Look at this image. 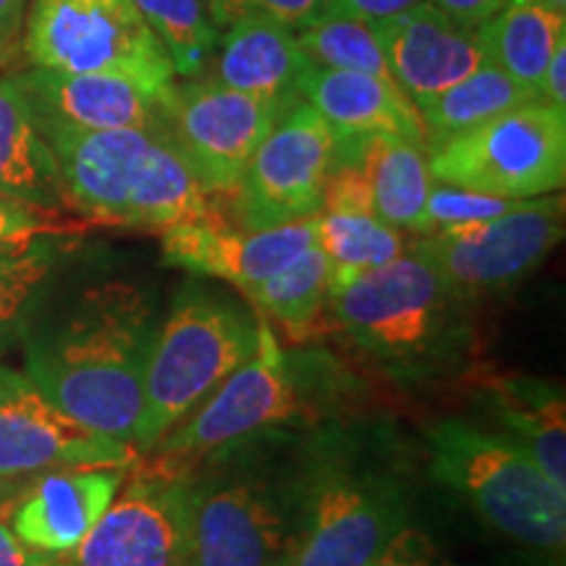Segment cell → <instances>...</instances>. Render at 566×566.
Masks as SVG:
<instances>
[{
  "instance_id": "obj_19",
  "label": "cell",
  "mask_w": 566,
  "mask_h": 566,
  "mask_svg": "<svg viewBox=\"0 0 566 566\" xmlns=\"http://www.w3.org/2000/svg\"><path fill=\"white\" fill-rule=\"evenodd\" d=\"M129 467L48 470L13 506L11 530L42 556H69L122 491Z\"/></svg>"
},
{
  "instance_id": "obj_14",
  "label": "cell",
  "mask_w": 566,
  "mask_h": 566,
  "mask_svg": "<svg viewBox=\"0 0 566 566\" xmlns=\"http://www.w3.org/2000/svg\"><path fill=\"white\" fill-rule=\"evenodd\" d=\"M292 103L247 95L216 80L187 82L174 84L166 116L174 145L205 192H237L254 150Z\"/></svg>"
},
{
  "instance_id": "obj_41",
  "label": "cell",
  "mask_w": 566,
  "mask_h": 566,
  "mask_svg": "<svg viewBox=\"0 0 566 566\" xmlns=\"http://www.w3.org/2000/svg\"><path fill=\"white\" fill-rule=\"evenodd\" d=\"M45 562L48 556L27 548L24 543L13 535L11 525H6V522L0 520V566H40Z\"/></svg>"
},
{
  "instance_id": "obj_3",
  "label": "cell",
  "mask_w": 566,
  "mask_h": 566,
  "mask_svg": "<svg viewBox=\"0 0 566 566\" xmlns=\"http://www.w3.org/2000/svg\"><path fill=\"white\" fill-rule=\"evenodd\" d=\"M304 436L273 430L195 462V566H289L302 527Z\"/></svg>"
},
{
  "instance_id": "obj_18",
  "label": "cell",
  "mask_w": 566,
  "mask_h": 566,
  "mask_svg": "<svg viewBox=\"0 0 566 566\" xmlns=\"http://www.w3.org/2000/svg\"><path fill=\"white\" fill-rule=\"evenodd\" d=\"M38 122L71 129L168 132L166 103L113 74H66L30 69L17 76Z\"/></svg>"
},
{
  "instance_id": "obj_8",
  "label": "cell",
  "mask_w": 566,
  "mask_h": 566,
  "mask_svg": "<svg viewBox=\"0 0 566 566\" xmlns=\"http://www.w3.org/2000/svg\"><path fill=\"white\" fill-rule=\"evenodd\" d=\"M428 454L430 475L462 495L488 527L562 566L566 491L520 443L464 417H443L428 428Z\"/></svg>"
},
{
  "instance_id": "obj_40",
  "label": "cell",
  "mask_w": 566,
  "mask_h": 566,
  "mask_svg": "<svg viewBox=\"0 0 566 566\" xmlns=\"http://www.w3.org/2000/svg\"><path fill=\"white\" fill-rule=\"evenodd\" d=\"M428 3H433L436 9L449 13L451 19L462 21V24L480 27L504 9L509 0H428Z\"/></svg>"
},
{
  "instance_id": "obj_24",
  "label": "cell",
  "mask_w": 566,
  "mask_h": 566,
  "mask_svg": "<svg viewBox=\"0 0 566 566\" xmlns=\"http://www.w3.org/2000/svg\"><path fill=\"white\" fill-rule=\"evenodd\" d=\"M0 192L45 210H69L59 166L17 76H0Z\"/></svg>"
},
{
  "instance_id": "obj_33",
  "label": "cell",
  "mask_w": 566,
  "mask_h": 566,
  "mask_svg": "<svg viewBox=\"0 0 566 566\" xmlns=\"http://www.w3.org/2000/svg\"><path fill=\"white\" fill-rule=\"evenodd\" d=\"M55 233H66V226L59 223V210L38 208L0 192V258L30 252Z\"/></svg>"
},
{
  "instance_id": "obj_38",
  "label": "cell",
  "mask_w": 566,
  "mask_h": 566,
  "mask_svg": "<svg viewBox=\"0 0 566 566\" xmlns=\"http://www.w3.org/2000/svg\"><path fill=\"white\" fill-rule=\"evenodd\" d=\"M537 97L558 111H566V40L558 42L554 55H551L541 84H537Z\"/></svg>"
},
{
  "instance_id": "obj_23",
  "label": "cell",
  "mask_w": 566,
  "mask_h": 566,
  "mask_svg": "<svg viewBox=\"0 0 566 566\" xmlns=\"http://www.w3.org/2000/svg\"><path fill=\"white\" fill-rule=\"evenodd\" d=\"M334 160H349L363 168L373 192V212L399 231L430 233L424 205H428L433 176H430L424 145L412 139L375 134L357 145L336 153Z\"/></svg>"
},
{
  "instance_id": "obj_16",
  "label": "cell",
  "mask_w": 566,
  "mask_h": 566,
  "mask_svg": "<svg viewBox=\"0 0 566 566\" xmlns=\"http://www.w3.org/2000/svg\"><path fill=\"white\" fill-rule=\"evenodd\" d=\"M166 265L237 286L247 294L317 244V218L275 229H229L216 218L176 223L160 231Z\"/></svg>"
},
{
  "instance_id": "obj_4",
  "label": "cell",
  "mask_w": 566,
  "mask_h": 566,
  "mask_svg": "<svg viewBox=\"0 0 566 566\" xmlns=\"http://www.w3.org/2000/svg\"><path fill=\"white\" fill-rule=\"evenodd\" d=\"M328 310L354 349L396 384L451 380L472 363V302L415 250L331 294Z\"/></svg>"
},
{
  "instance_id": "obj_21",
  "label": "cell",
  "mask_w": 566,
  "mask_h": 566,
  "mask_svg": "<svg viewBox=\"0 0 566 566\" xmlns=\"http://www.w3.org/2000/svg\"><path fill=\"white\" fill-rule=\"evenodd\" d=\"M470 405L520 443L554 485L566 491L564 388L522 373L483 370L470 384Z\"/></svg>"
},
{
  "instance_id": "obj_11",
  "label": "cell",
  "mask_w": 566,
  "mask_h": 566,
  "mask_svg": "<svg viewBox=\"0 0 566 566\" xmlns=\"http://www.w3.org/2000/svg\"><path fill=\"white\" fill-rule=\"evenodd\" d=\"M564 197L543 195L504 216L424 233L412 250L438 268L457 294L478 302L530 275L564 237Z\"/></svg>"
},
{
  "instance_id": "obj_26",
  "label": "cell",
  "mask_w": 566,
  "mask_h": 566,
  "mask_svg": "<svg viewBox=\"0 0 566 566\" xmlns=\"http://www.w3.org/2000/svg\"><path fill=\"white\" fill-rule=\"evenodd\" d=\"M530 101H541V97L516 84L493 63H483L478 71L451 84L449 90L438 92L417 108L424 126V145L433 147L438 142L475 129Z\"/></svg>"
},
{
  "instance_id": "obj_31",
  "label": "cell",
  "mask_w": 566,
  "mask_h": 566,
  "mask_svg": "<svg viewBox=\"0 0 566 566\" xmlns=\"http://www.w3.org/2000/svg\"><path fill=\"white\" fill-rule=\"evenodd\" d=\"M59 263L51 242L13 258H0V346L21 336L27 317L38 304Z\"/></svg>"
},
{
  "instance_id": "obj_28",
  "label": "cell",
  "mask_w": 566,
  "mask_h": 566,
  "mask_svg": "<svg viewBox=\"0 0 566 566\" xmlns=\"http://www.w3.org/2000/svg\"><path fill=\"white\" fill-rule=\"evenodd\" d=\"M317 247L331 260V294L407 252L401 231L375 212H321Z\"/></svg>"
},
{
  "instance_id": "obj_6",
  "label": "cell",
  "mask_w": 566,
  "mask_h": 566,
  "mask_svg": "<svg viewBox=\"0 0 566 566\" xmlns=\"http://www.w3.org/2000/svg\"><path fill=\"white\" fill-rule=\"evenodd\" d=\"M323 354H286L263 321L260 346L153 449L155 462L192 470L223 446L273 430L325 424L342 405V375Z\"/></svg>"
},
{
  "instance_id": "obj_30",
  "label": "cell",
  "mask_w": 566,
  "mask_h": 566,
  "mask_svg": "<svg viewBox=\"0 0 566 566\" xmlns=\"http://www.w3.org/2000/svg\"><path fill=\"white\" fill-rule=\"evenodd\" d=\"M296 42L313 66L363 71V74L394 80L373 21L323 13L321 19L296 30Z\"/></svg>"
},
{
  "instance_id": "obj_34",
  "label": "cell",
  "mask_w": 566,
  "mask_h": 566,
  "mask_svg": "<svg viewBox=\"0 0 566 566\" xmlns=\"http://www.w3.org/2000/svg\"><path fill=\"white\" fill-rule=\"evenodd\" d=\"M205 9L221 32L239 17L252 11L273 13L275 19H281L296 32L307 27L310 21L323 17L325 0H205Z\"/></svg>"
},
{
  "instance_id": "obj_39",
  "label": "cell",
  "mask_w": 566,
  "mask_h": 566,
  "mask_svg": "<svg viewBox=\"0 0 566 566\" xmlns=\"http://www.w3.org/2000/svg\"><path fill=\"white\" fill-rule=\"evenodd\" d=\"M27 6L30 0H0V63L9 61L21 42Z\"/></svg>"
},
{
  "instance_id": "obj_2",
  "label": "cell",
  "mask_w": 566,
  "mask_h": 566,
  "mask_svg": "<svg viewBox=\"0 0 566 566\" xmlns=\"http://www.w3.org/2000/svg\"><path fill=\"white\" fill-rule=\"evenodd\" d=\"M409 527V480L386 428L328 422L304 436L302 527L289 566H367Z\"/></svg>"
},
{
  "instance_id": "obj_17",
  "label": "cell",
  "mask_w": 566,
  "mask_h": 566,
  "mask_svg": "<svg viewBox=\"0 0 566 566\" xmlns=\"http://www.w3.org/2000/svg\"><path fill=\"white\" fill-rule=\"evenodd\" d=\"M373 27L394 82L417 108L488 63L478 27L451 19L428 0Z\"/></svg>"
},
{
  "instance_id": "obj_29",
  "label": "cell",
  "mask_w": 566,
  "mask_h": 566,
  "mask_svg": "<svg viewBox=\"0 0 566 566\" xmlns=\"http://www.w3.org/2000/svg\"><path fill=\"white\" fill-rule=\"evenodd\" d=\"M171 61L176 76H192L218 51L221 30L212 24L205 0H132Z\"/></svg>"
},
{
  "instance_id": "obj_15",
  "label": "cell",
  "mask_w": 566,
  "mask_h": 566,
  "mask_svg": "<svg viewBox=\"0 0 566 566\" xmlns=\"http://www.w3.org/2000/svg\"><path fill=\"white\" fill-rule=\"evenodd\" d=\"M139 451L84 428L24 373L0 365V480L63 467H132Z\"/></svg>"
},
{
  "instance_id": "obj_10",
  "label": "cell",
  "mask_w": 566,
  "mask_h": 566,
  "mask_svg": "<svg viewBox=\"0 0 566 566\" xmlns=\"http://www.w3.org/2000/svg\"><path fill=\"white\" fill-rule=\"evenodd\" d=\"M433 181L472 192L533 200L566 181V111L543 101L501 113L430 147Z\"/></svg>"
},
{
  "instance_id": "obj_37",
  "label": "cell",
  "mask_w": 566,
  "mask_h": 566,
  "mask_svg": "<svg viewBox=\"0 0 566 566\" xmlns=\"http://www.w3.org/2000/svg\"><path fill=\"white\" fill-rule=\"evenodd\" d=\"M417 3H422V0H325L323 13H328V17L380 21L412 9Z\"/></svg>"
},
{
  "instance_id": "obj_7",
  "label": "cell",
  "mask_w": 566,
  "mask_h": 566,
  "mask_svg": "<svg viewBox=\"0 0 566 566\" xmlns=\"http://www.w3.org/2000/svg\"><path fill=\"white\" fill-rule=\"evenodd\" d=\"M263 317L205 281H187L158 323L145 367L137 451H153L258 352Z\"/></svg>"
},
{
  "instance_id": "obj_42",
  "label": "cell",
  "mask_w": 566,
  "mask_h": 566,
  "mask_svg": "<svg viewBox=\"0 0 566 566\" xmlns=\"http://www.w3.org/2000/svg\"><path fill=\"white\" fill-rule=\"evenodd\" d=\"M533 3L543 6V9H548V11L566 13V0H533Z\"/></svg>"
},
{
  "instance_id": "obj_25",
  "label": "cell",
  "mask_w": 566,
  "mask_h": 566,
  "mask_svg": "<svg viewBox=\"0 0 566 566\" xmlns=\"http://www.w3.org/2000/svg\"><path fill=\"white\" fill-rule=\"evenodd\" d=\"M478 30L488 63L537 95L551 55L566 40V13L543 9L533 0H509Z\"/></svg>"
},
{
  "instance_id": "obj_36",
  "label": "cell",
  "mask_w": 566,
  "mask_h": 566,
  "mask_svg": "<svg viewBox=\"0 0 566 566\" xmlns=\"http://www.w3.org/2000/svg\"><path fill=\"white\" fill-rule=\"evenodd\" d=\"M367 566H449L430 548V543L405 527L388 543V548Z\"/></svg>"
},
{
  "instance_id": "obj_5",
  "label": "cell",
  "mask_w": 566,
  "mask_h": 566,
  "mask_svg": "<svg viewBox=\"0 0 566 566\" xmlns=\"http://www.w3.org/2000/svg\"><path fill=\"white\" fill-rule=\"evenodd\" d=\"M69 210L92 223L163 231L216 218L208 192L168 132H87L38 122Z\"/></svg>"
},
{
  "instance_id": "obj_12",
  "label": "cell",
  "mask_w": 566,
  "mask_h": 566,
  "mask_svg": "<svg viewBox=\"0 0 566 566\" xmlns=\"http://www.w3.org/2000/svg\"><path fill=\"white\" fill-rule=\"evenodd\" d=\"M61 566H195L189 470L142 467Z\"/></svg>"
},
{
  "instance_id": "obj_35",
  "label": "cell",
  "mask_w": 566,
  "mask_h": 566,
  "mask_svg": "<svg viewBox=\"0 0 566 566\" xmlns=\"http://www.w3.org/2000/svg\"><path fill=\"white\" fill-rule=\"evenodd\" d=\"M323 212H373L370 181L357 163L334 160L323 189Z\"/></svg>"
},
{
  "instance_id": "obj_9",
  "label": "cell",
  "mask_w": 566,
  "mask_h": 566,
  "mask_svg": "<svg viewBox=\"0 0 566 566\" xmlns=\"http://www.w3.org/2000/svg\"><path fill=\"white\" fill-rule=\"evenodd\" d=\"M21 45L34 69L124 76L163 103L176 84L171 61L132 0H32Z\"/></svg>"
},
{
  "instance_id": "obj_20",
  "label": "cell",
  "mask_w": 566,
  "mask_h": 566,
  "mask_svg": "<svg viewBox=\"0 0 566 566\" xmlns=\"http://www.w3.org/2000/svg\"><path fill=\"white\" fill-rule=\"evenodd\" d=\"M300 92L328 124L336 153L375 134H391L424 145L420 111L394 80L363 71L313 66L304 74Z\"/></svg>"
},
{
  "instance_id": "obj_22",
  "label": "cell",
  "mask_w": 566,
  "mask_h": 566,
  "mask_svg": "<svg viewBox=\"0 0 566 566\" xmlns=\"http://www.w3.org/2000/svg\"><path fill=\"white\" fill-rule=\"evenodd\" d=\"M218 45L216 82L283 103L302 97V80L313 63L296 42V32L273 13H244L226 27Z\"/></svg>"
},
{
  "instance_id": "obj_27",
  "label": "cell",
  "mask_w": 566,
  "mask_h": 566,
  "mask_svg": "<svg viewBox=\"0 0 566 566\" xmlns=\"http://www.w3.org/2000/svg\"><path fill=\"white\" fill-rule=\"evenodd\" d=\"M247 300L279 321L296 342H307L331 300V260L317 244L310 247L294 263L252 286Z\"/></svg>"
},
{
  "instance_id": "obj_13",
  "label": "cell",
  "mask_w": 566,
  "mask_h": 566,
  "mask_svg": "<svg viewBox=\"0 0 566 566\" xmlns=\"http://www.w3.org/2000/svg\"><path fill=\"white\" fill-rule=\"evenodd\" d=\"M334 155V134L321 113L304 97L289 105L233 192L242 229L263 231L321 216Z\"/></svg>"
},
{
  "instance_id": "obj_1",
  "label": "cell",
  "mask_w": 566,
  "mask_h": 566,
  "mask_svg": "<svg viewBox=\"0 0 566 566\" xmlns=\"http://www.w3.org/2000/svg\"><path fill=\"white\" fill-rule=\"evenodd\" d=\"M158 302L126 279L84 283L27 317L24 375L84 428L137 443ZM137 449V446H134Z\"/></svg>"
},
{
  "instance_id": "obj_43",
  "label": "cell",
  "mask_w": 566,
  "mask_h": 566,
  "mask_svg": "<svg viewBox=\"0 0 566 566\" xmlns=\"http://www.w3.org/2000/svg\"><path fill=\"white\" fill-rule=\"evenodd\" d=\"M40 566H61V564H53L51 558H48V562H45V564H40Z\"/></svg>"
},
{
  "instance_id": "obj_32",
  "label": "cell",
  "mask_w": 566,
  "mask_h": 566,
  "mask_svg": "<svg viewBox=\"0 0 566 566\" xmlns=\"http://www.w3.org/2000/svg\"><path fill=\"white\" fill-rule=\"evenodd\" d=\"M522 202L525 200H506V197L472 192V189L451 187V184L438 181L430 187L424 216H428L430 231H438L449 229V226L478 223L488 221V218L504 216V212L514 210Z\"/></svg>"
}]
</instances>
